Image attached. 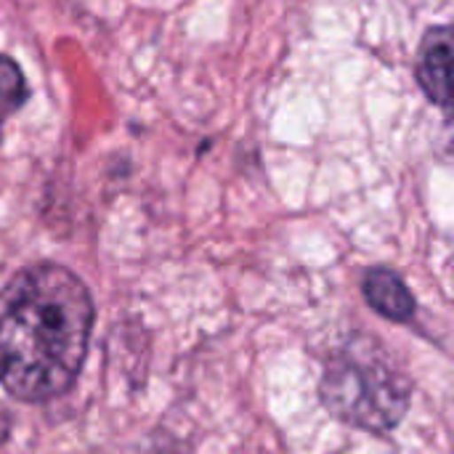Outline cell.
<instances>
[{"mask_svg":"<svg viewBox=\"0 0 454 454\" xmlns=\"http://www.w3.org/2000/svg\"><path fill=\"white\" fill-rule=\"evenodd\" d=\"M96 306L61 263H32L0 287V388L16 402L64 396L88 356Z\"/></svg>","mask_w":454,"mask_h":454,"instance_id":"obj_1","label":"cell"},{"mask_svg":"<svg viewBox=\"0 0 454 454\" xmlns=\"http://www.w3.org/2000/svg\"><path fill=\"white\" fill-rule=\"evenodd\" d=\"M319 399L340 423L386 436L402 426L412 402L410 378L372 335L356 333L330 354Z\"/></svg>","mask_w":454,"mask_h":454,"instance_id":"obj_2","label":"cell"},{"mask_svg":"<svg viewBox=\"0 0 454 454\" xmlns=\"http://www.w3.org/2000/svg\"><path fill=\"white\" fill-rule=\"evenodd\" d=\"M450 72H452V32L447 24L428 29L418 53V82L423 93L442 109H450Z\"/></svg>","mask_w":454,"mask_h":454,"instance_id":"obj_3","label":"cell"},{"mask_svg":"<svg viewBox=\"0 0 454 454\" xmlns=\"http://www.w3.org/2000/svg\"><path fill=\"white\" fill-rule=\"evenodd\" d=\"M362 295H364L367 306L388 322L410 325L415 319V311H418L415 295L410 293L404 279L386 266H375L364 274Z\"/></svg>","mask_w":454,"mask_h":454,"instance_id":"obj_4","label":"cell"},{"mask_svg":"<svg viewBox=\"0 0 454 454\" xmlns=\"http://www.w3.org/2000/svg\"><path fill=\"white\" fill-rule=\"evenodd\" d=\"M27 98H29V88H27V80H24L19 64L11 56L0 53V138H3L5 117L19 112Z\"/></svg>","mask_w":454,"mask_h":454,"instance_id":"obj_5","label":"cell"},{"mask_svg":"<svg viewBox=\"0 0 454 454\" xmlns=\"http://www.w3.org/2000/svg\"><path fill=\"white\" fill-rule=\"evenodd\" d=\"M11 436V415L0 407V444Z\"/></svg>","mask_w":454,"mask_h":454,"instance_id":"obj_6","label":"cell"}]
</instances>
